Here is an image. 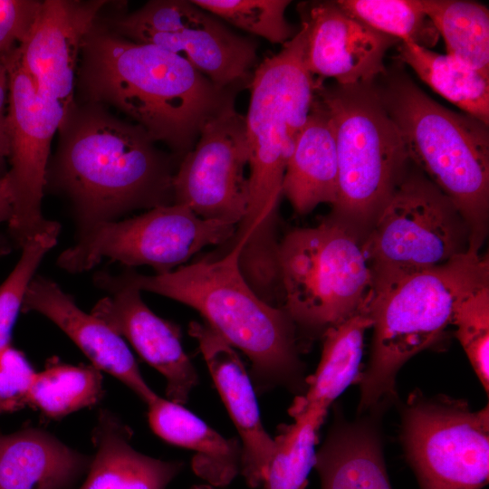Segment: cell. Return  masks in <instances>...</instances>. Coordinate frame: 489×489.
I'll return each instance as SVG.
<instances>
[{"label": "cell", "mask_w": 489, "mask_h": 489, "mask_svg": "<svg viewBox=\"0 0 489 489\" xmlns=\"http://www.w3.org/2000/svg\"><path fill=\"white\" fill-rule=\"evenodd\" d=\"M76 87L83 102L113 106L179 159L237 91L218 87L173 53L120 36L98 17L82 44Z\"/></svg>", "instance_id": "cell-1"}, {"label": "cell", "mask_w": 489, "mask_h": 489, "mask_svg": "<svg viewBox=\"0 0 489 489\" xmlns=\"http://www.w3.org/2000/svg\"><path fill=\"white\" fill-rule=\"evenodd\" d=\"M46 185L71 200L79 233L121 215L174 204L180 159L105 105L75 104L58 130Z\"/></svg>", "instance_id": "cell-2"}, {"label": "cell", "mask_w": 489, "mask_h": 489, "mask_svg": "<svg viewBox=\"0 0 489 489\" xmlns=\"http://www.w3.org/2000/svg\"><path fill=\"white\" fill-rule=\"evenodd\" d=\"M240 251L236 244L221 257H206L162 274L100 272L93 280L130 285L197 311L205 322L246 355L257 390L276 386L306 388L295 325L283 308L265 302L246 281L239 265Z\"/></svg>", "instance_id": "cell-3"}, {"label": "cell", "mask_w": 489, "mask_h": 489, "mask_svg": "<svg viewBox=\"0 0 489 489\" xmlns=\"http://www.w3.org/2000/svg\"><path fill=\"white\" fill-rule=\"evenodd\" d=\"M307 26L277 53L266 57L250 82L245 119L249 147V201L237 225L236 241L254 254H267L277 244L276 218L288 160L314 100L316 81L305 65Z\"/></svg>", "instance_id": "cell-4"}, {"label": "cell", "mask_w": 489, "mask_h": 489, "mask_svg": "<svg viewBox=\"0 0 489 489\" xmlns=\"http://www.w3.org/2000/svg\"><path fill=\"white\" fill-rule=\"evenodd\" d=\"M377 90L409 161L454 204L478 253L488 230L489 125L442 106L405 74Z\"/></svg>", "instance_id": "cell-5"}, {"label": "cell", "mask_w": 489, "mask_h": 489, "mask_svg": "<svg viewBox=\"0 0 489 489\" xmlns=\"http://www.w3.org/2000/svg\"><path fill=\"white\" fill-rule=\"evenodd\" d=\"M485 283H489L488 258L468 251L369 294L373 335L368 366L357 379L360 412L396 394L400 368L441 338L461 297Z\"/></svg>", "instance_id": "cell-6"}, {"label": "cell", "mask_w": 489, "mask_h": 489, "mask_svg": "<svg viewBox=\"0 0 489 489\" xmlns=\"http://www.w3.org/2000/svg\"><path fill=\"white\" fill-rule=\"evenodd\" d=\"M374 82L324 86L316 81L314 91L331 117L336 142L337 197L329 216L362 240L409 163Z\"/></svg>", "instance_id": "cell-7"}, {"label": "cell", "mask_w": 489, "mask_h": 489, "mask_svg": "<svg viewBox=\"0 0 489 489\" xmlns=\"http://www.w3.org/2000/svg\"><path fill=\"white\" fill-rule=\"evenodd\" d=\"M361 244L351 228L331 216L317 226L295 228L279 242L283 309L294 325L322 335L360 310L372 285Z\"/></svg>", "instance_id": "cell-8"}, {"label": "cell", "mask_w": 489, "mask_h": 489, "mask_svg": "<svg viewBox=\"0 0 489 489\" xmlns=\"http://www.w3.org/2000/svg\"><path fill=\"white\" fill-rule=\"evenodd\" d=\"M361 244L374 295L467 253L470 233L454 204L417 170L406 173Z\"/></svg>", "instance_id": "cell-9"}, {"label": "cell", "mask_w": 489, "mask_h": 489, "mask_svg": "<svg viewBox=\"0 0 489 489\" xmlns=\"http://www.w3.org/2000/svg\"><path fill=\"white\" fill-rule=\"evenodd\" d=\"M401 441L420 489H481L489 476V406L427 397L418 390L402 409Z\"/></svg>", "instance_id": "cell-10"}, {"label": "cell", "mask_w": 489, "mask_h": 489, "mask_svg": "<svg viewBox=\"0 0 489 489\" xmlns=\"http://www.w3.org/2000/svg\"><path fill=\"white\" fill-rule=\"evenodd\" d=\"M236 225L206 220L178 204L161 206L122 221L95 225L58 257V265L72 273L89 271L103 258L126 266L148 265L162 274L186 263L205 246L222 244Z\"/></svg>", "instance_id": "cell-11"}, {"label": "cell", "mask_w": 489, "mask_h": 489, "mask_svg": "<svg viewBox=\"0 0 489 489\" xmlns=\"http://www.w3.org/2000/svg\"><path fill=\"white\" fill-rule=\"evenodd\" d=\"M128 40L173 53L221 88L244 82L257 58V43L186 0H152L139 9L100 19Z\"/></svg>", "instance_id": "cell-12"}, {"label": "cell", "mask_w": 489, "mask_h": 489, "mask_svg": "<svg viewBox=\"0 0 489 489\" xmlns=\"http://www.w3.org/2000/svg\"><path fill=\"white\" fill-rule=\"evenodd\" d=\"M14 49L6 58L7 129L11 168L6 172L13 194L11 232L25 237L48 224L42 214L51 143L72 108L36 90Z\"/></svg>", "instance_id": "cell-13"}, {"label": "cell", "mask_w": 489, "mask_h": 489, "mask_svg": "<svg viewBox=\"0 0 489 489\" xmlns=\"http://www.w3.org/2000/svg\"><path fill=\"white\" fill-rule=\"evenodd\" d=\"M245 119L232 102L202 127L173 178L174 204L206 220L238 225L249 201Z\"/></svg>", "instance_id": "cell-14"}, {"label": "cell", "mask_w": 489, "mask_h": 489, "mask_svg": "<svg viewBox=\"0 0 489 489\" xmlns=\"http://www.w3.org/2000/svg\"><path fill=\"white\" fill-rule=\"evenodd\" d=\"M299 14L307 26L305 65L312 75L351 85L386 73L384 59L397 39L349 15L335 1L303 3Z\"/></svg>", "instance_id": "cell-15"}, {"label": "cell", "mask_w": 489, "mask_h": 489, "mask_svg": "<svg viewBox=\"0 0 489 489\" xmlns=\"http://www.w3.org/2000/svg\"><path fill=\"white\" fill-rule=\"evenodd\" d=\"M104 0H44L25 39L16 48L35 89L47 90L68 107L75 105L82 44Z\"/></svg>", "instance_id": "cell-16"}, {"label": "cell", "mask_w": 489, "mask_h": 489, "mask_svg": "<svg viewBox=\"0 0 489 489\" xmlns=\"http://www.w3.org/2000/svg\"><path fill=\"white\" fill-rule=\"evenodd\" d=\"M97 286L111 296L100 300L91 314L127 339L142 360L166 379L169 400L185 404L198 383V375L183 350L178 326L156 315L141 299L140 291L133 286Z\"/></svg>", "instance_id": "cell-17"}, {"label": "cell", "mask_w": 489, "mask_h": 489, "mask_svg": "<svg viewBox=\"0 0 489 489\" xmlns=\"http://www.w3.org/2000/svg\"><path fill=\"white\" fill-rule=\"evenodd\" d=\"M188 332L197 341L215 385L240 436V472L248 486L256 488L263 484L274 443L262 423L249 374L235 349L206 322L191 321Z\"/></svg>", "instance_id": "cell-18"}, {"label": "cell", "mask_w": 489, "mask_h": 489, "mask_svg": "<svg viewBox=\"0 0 489 489\" xmlns=\"http://www.w3.org/2000/svg\"><path fill=\"white\" fill-rule=\"evenodd\" d=\"M22 310L38 312L55 323L99 370L112 375L148 404L157 394L143 379L123 338L103 321L82 311L53 281L34 275Z\"/></svg>", "instance_id": "cell-19"}, {"label": "cell", "mask_w": 489, "mask_h": 489, "mask_svg": "<svg viewBox=\"0 0 489 489\" xmlns=\"http://www.w3.org/2000/svg\"><path fill=\"white\" fill-rule=\"evenodd\" d=\"M91 460L39 428L0 435V489H72Z\"/></svg>", "instance_id": "cell-20"}, {"label": "cell", "mask_w": 489, "mask_h": 489, "mask_svg": "<svg viewBox=\"0 0 489 489\" xmlns=\"http://www.w3.org/2000/svg\"><path fill=\"white\" fill-rule=\"evenodd\" d=\"M337 186L334 129L327 110L314 92L311 111L286 166L282 194L298 214L305 215L320 204L332 206Z\"/></svg>", "instance_id": "cell-21"}, {"label": "cell", "mask_w": 489, "mask_h": 489, "mask_svg": "<svg viewBox=\"0 0 489 489\" xmlns=\"http://www.w3.org/2000/svg\"><path fill=\"white\" fill-rule=\"evenodd\" d=\"M131 431L102 410L93 432L97 451L80 489H166L183 467L143 455L130 445Z\"/></svg>", "instance_id": "cell-22"}, {"label": "cell", "mask_w": 489, "mask_h": 489, "mask_svg": "<svg viewBox=\"0 0 489 489\" xmlns=\"http://www.w3.org/2000/svg\"><path fill=\"white\" fill-rule=\"evenodd\" d=\"M151 429L165 441L191 450L194 473L215 487L230 484L241 470L242 445L225 438L181 404L157 395L148 404Z\"/></svg>", "instance_id": "cell-23"}, {"label": "cell", "mask_w": 489, "mask_h": 489, "mask_svg": "<svg viewBox=\"0 0 489 489\" xmlns=\"http://www.w3.org/2000/svg\"><path fill=\"white\" fill-rule=\"evenodd\" d=\"M321 489H392L381 441L369 421H338L316 453Z\"/></svg>", "instance_id": "cell-24"}, {"label": "cell", "mask_w": 489, "mask_h": 489, "mask_svg": "<svg viewBox=\"0 0 489 489\" xmlns=\"http://www.w3.org/2000/svg\"><path fill=\"white\" fill-rule=\"evenodd\" d=\"M368 300V299H367ZM371 328L368 302L354 315L322 333V351L315 372L306 378V390L289 408L293 417L306 411L327 414L332 402L360 375L365 332Z\"/></svg>", "instance_id": "cell-25"}, {"label": "cell", "mask_w": 489, "mask_h": 489, "mask_svg": "<svg viewBox=\"0 0 489 489\" xmlns=\"http://www.w3.org/2000/svg\"><path fill=\"white\" fill-rule=\"evenodd\" d=\"M398 57L435 92L489 125V78L451 55L412 43L400 42Z\"/></svg>", "instance_id": "cell-26"}, {"label": "cell", "mask_w": 489, "mask_h": 489, "mask_svg": "<svg viewBox=\"0 0 489 489\" xmlns=\"http://www.w3.org/2000/svg\"><path fill=\"white\" fill-rule=\"evenodd\" d=\"M451 55L489 78V11L477 2L420 0Z\"/></svg>", "instance_id": "cell-27"}, {"label": "cell", "mask_w": 489, "mask_h": 489, "mask_svg": "<svg viewBox=\"0 0 489 489\" xmlns=\"http://www.w3.org/2000/svg\"><path fill=\"white\" fill-rule=\"evenodd\" d=\"M292 417L294 422L280 426L273 438L264 489H304L314 466L318 431L325 415L306 411Z\"/></svg>", "instance_id": "cell-28"}, {"label": "cell", "mask_w": 489, "mask_h": 489, "mask_svg": "<svg viewBox=\"0 0 489 489\" xmlns=\"http://www.w3.org/2000/svg\"><path fill=\"white\" fill-rule=\"evenodd\" d=\"M102 393V378L94 366L53 364L35 374L28 404L51 418H61L96 404Z\"/></svg>", "instance_id": "cell-29"}, {"label": "cell", "mask_w": 489, "mask_h": 489, "mask_svg": "<svg viewBox=\"0 0 489 489\" xmlns=\"http://www.w3.org/2000/svg\"><path fill=\"white\" fill-rule=\"evenodd\" d=\"M335 3L349 15L399 43H412L429 49L439 39L420 0H338Z\"/></svg>", "instance_id": "cell-30"}, {"label": "cell", "mask_w": 489, "mask_h": 489, "mask_svg": "<svg viewBox=\"0 0 489 489\" xmlns=\"http://www.w3.org/2000/svg\"><path fill=\"white\" fill-rule=\"evenodd\" d=\"M226 23L261 36L273 43L284 44L299 29L285 18L287 0H192Z\"/></svg>", "instance_id": "cell-31"}, {"label": "cell", "mask_w": 489, "mask_h": 489, "mask_svg": "<svg viewBox=\"0 0 489 489\" xmlns=\"http://www.w3.org/2000/svg\"><path fill=\"white\" fill-rule=\"evenodd\" d=\"M61 225L30 238L23 246L16 265L0 285V351L11 345L13 327L22 310L29 283L44 255L56 244Z\"/></svg>", "instance_id": "cell-32"}, {"label": "cell", "mask_w": 489, "mask_h": 489, "mask_svg": "<svg viewBox=\"0 0 489 489\" xmlns=\"http://www.w3.org/2000/svg\"><path fill=\"white\" fill-rule=\"evenodd\" d=\"M485 392L489 391V283L483 284L455 303L452 322Z\"/></svg>", "instance_id": "cell-33"}, {"label": "cell", "mask_w": 489, "mask_h": 489, "mask_svg": "<svg viewBox=\"0 0 489 489\" xmlns=\"http://www.w3.org/2000/svg\"><path fill=\"white\" fill-rule=\"evenodd\" d=\"M35 374L21 351L11 345L0 351V412L15 411L28 404Z\"/></svg>", "instance_id": "cell-34"}, {"label": "cell", "mask_w": 489, "mask_h": 489, "mask_svg": "<svg viewBox=\"0 0 489 489\" xmlns=\"http://www.w3.org/2000/svg\"><path fill=\"white\" fill-rule=\"evenodd\" d=\"M43 1L0 0V59H5L25 39Z\"/></svg>", "instance_id": "cell-35"}, {"label": "cell", "mask_w": 489, "mask_h": 489, "mask_svg": "<svg viewBox=\"0 0 489 489\" xmlns=\"http://www.w3.org/2000/svg\"><path fill=\"white\" fill-rule=\"evenodd\" d=\"M7 106H8V72L5 59H0V177L5 162L10 156V143L7 129Z\"/></svg>", "instance_id": "cell-36"}, {"label": "cell", "mask_w": 489, "mask_h": 489, "mask_svg": "<svg viewBox=\"0 0 489 489\" xmlns=\"http://www.w3.org/2000/svg\"><path fill=\"white\" fill-rule=\"evenodd\" d=\"M13 214V194L6 173L0 177V224L9 222ZM7 251L5 243L0 240V256Z\"/></svg>", "instance_id": "cell-37"}, {"label": "cell", "mask_w": 489, "mask_h": 489, "mask_svg": "<svg viewBox=\"0 0 489 489\" xmlns=\"http://www.w3.org/2000/svg\"><path fill=\"white\" fill-rule=\"evenodd\" d=\"M190 489H222L219 487H215L211 484H197L192 486Z\"/></svg>", "instance_id": "cell-38"}]
</instances>
